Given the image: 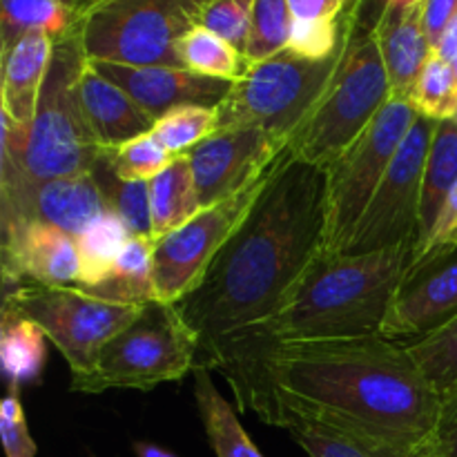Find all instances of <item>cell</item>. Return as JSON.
Segmentation results:
<instances>
[{
  "instance_id": "cell-1",
  "label": "cell",
  "mask_w": 457,
  "mask_h": 457,
  "mask_svg": "<svg viewBox=\"0 0 457 457\" xmlns=\"http://www.w3.org/2000/svg\"><path fill=\"white\" fill-rule=\"evenodd\" d=\"M244 409L272 424L290 413L337 428L378 457L427 437L442 397L404 344L382 335L275 344L219 366Z\"/></svg>"
},
{
  "instance_id": "cell-2",
  "label": "cell",
  "mask_w": 457,
  "mask_h": 457,
  "mask_svg": "<svg viewBox=\"0 0 457 457\" xmlns=\"http://www.w3.org/2000/svg\"><path fill=\"white\" fill-rule=\"evenodd\" d=\"M328 174L286 147L248 217L190 295L174 303L199 337L204 366L221 344L286 306L324 257Z\"/></svg>"
},
{
  "instance_id": "cell-3",
  "label": "cell",
  "mask_w": 457,
  "mask_h": 457,
  "mask_svg": "<svg viewBox=\"0 0 457 457\" xmlns=\"http://www.w3.org/2000/svg\"><path fill=\"white\" fill-rule=\"evenodd\" d=\"M413 253L415 244H402L370 254L321 257L281 311L221 344L204 369L219 370L223 361L241 353L275 344L379 335Z\"/></svg>"
},
{
  "instance_id": "cell-4",
  "label": "cell",
  "mask_w": 457,
  "mask_h": 457,
  "mask_svg": "<svg viewBox=\"0 0 457 457\" xmlns=\"http://www.w3.org/2000/svg\"><path fill=\"white\" fill-rule=\"evenodd\" d=\"M369 3L348 0L351 31L342 65L315 110L288 141L295 159L317 168L326 170L348 150L391 98V83L375 40L373 22H364Z\"/></svg>"
},
{
  "instance_id": "cell-5",
  "label": "cell",
  "mask_w": 457,
  "mask_h": 457,
  "mask_svg": "<svg viewBox=\"0 0 457 457\" xmlns=\"http://www.w3.org/2000/svg\"><path fill=\"white\" fill-rule=\"evenodd\" d=\"M87 56L80 43L79 21L54 38L52 61L40 89L38 110L21 152L0 150L31 179H61L92 174L101 159L80 101V76Z\"/></svg>"
},
{
  "instance_id": "cell-6",
  "label": "cell",
  "mask_w": 457,
  "mask_h": 457,
  "mask_svg": "<svg viewBox=\"0 0 457 457\" xmlns=\"http://www.w3.org/2000/svg\"><path fill=\"white\" fill-rule=\"evenodd\" d=\"M344 40L337 52L324 61H311L284 49L262 62H253L244 79L235 80L217 107V132L237 128H257L288 138L311 116L317 103L333 83L348 31L351 12H344Z\"/></svg>"
},
{
  "instance_id": "cell-7",
  "label": "cell",
  "mask_w": 457,
  "mask_h": 457,
  "mask_svg": "<svg viewBox=\"0 0 457 457\" xmlns=\"http://www.w3.org/2000/svg\"><path fill=\"white\" fill-rule=\"evenodd\" d=\"M199 360V337L170 303L150 302L141 315L120 330L101 351L85 378H71L74 393H96L110 388L152 391L165 382H179L195 373Z\"/></svg>"
},
{
  "instance_id": "cell-8",
  "label": "cell",
  "mask_w": 457,
  "mask_h": 457,
  "mask_svg": "<svg viewBox=\"0 0 457 457\" xmlns=\"http://www.w3.org/2000/svg\"><path fill=\"white\" fill-rule=\"evenodd\" d=\"M210 0H98L79 21L87 61L128 67H186L177 43L199 25Z\"/></svg>"
},
{
  "instance_id": "cell-9",
  "label": "cell",
  "mask_w": 457,
  "mask_h": 457,
  "mask_svg": "<svg viewBox=\"0 0 457 457\" xmlns=\"http://www.w3.org/2000/svg\"><path fill=\"white\" fill-rule=\"evenodd\" d=\"M3 306L13 308L40 326L58 348L74 378H85L103 348L143 312L137 303H119L76 286L22 284L3 295Z\"/></svg>"
},
{
  "instance_id": "cell-10",
  "label": "cell",
  "mask_w": 457,
  "mask_h": 457,
  "mask_svg": "<svg viewBox=\"0 0 457 457\" xmlns=\"http://www.w3.org/2000/svg\"><path fill=\"white\" fill-rule=\"evenodd\" d=\"M418 119V110L409 98L391 96L373 123L326 168L328 226H326L324 257L342 254L388 165L393 163L406 134Z\"/></svg>"
},
{
  "instance_id": "cell-11",
  "label": "cell",
  "mask_w": 457,
  "mask_h": 457,
  "mask_svg": "<svg viewBox=\"0 0 457 457\" xmlns=\"http://www.w3.org/2000/svg\"><path fill=\"white\" fill-rule=\"evenodd\" d=\"M284 154V152H281ZM279 154V156H281ZM277 163L268 168L266 174L237 192L230 199L217 205L201 210L192 217L186 226L179 230L168 232L154 239V290L156 302L174 306L186 295H190L205 275L212 259L226 241L235 235L248 212L253 210L254 201L270 181Z\"/></svg>"
},
{
  "instance_id": "cell-12",
  "label": "cell",
  "mask_w": 457,
  "mask_h": 457,
  "mask_svg": "<svg viewBox=\"0 0 457 457\" xmlns=\"http://www.w3.org/2000/svg\"><path fill=\"white\" fill-rule=\"evenodd\" d=\"M436 125L427 116L415 120L342 254H370L418 241L424 163Z\"/></svg>"
},
{
  "instance_id": "cell-13",
  "label": "cell",
  "mask_w": 457,
  "mask_h": 457,
  "mask_svg": "<svg viewBox=\"0 0 457 457\" xmlns=\"http://www.w3.org/2000/svg\"><path fill=\"white\" fill-rule=\"evenodd\" d=\"M0 201L3 223H45L71 237L110 210L92 174L31 179L7 159H0Z\"/></svg>"
},
{
  "instance_id": "cell-14",
  "label": "cell",
  "mask_w": 457,
  "mask_h": 457,
  "mask_svg": "<svg viewBox=\"0 0 457 457\" xmlns=\"http://www.w3.org/2000/svg\"><path fill=\"white\" fill-rule=\"evenodd\" d=\"M457 317V245L411 259L393 293L379 335L391 342L422 339Z\"/></svg>"
},
{
  "instance_id": "cell-15",
  "label": "cell",
  "mask_w": 457,
  "mask_h": 457,
  "mask_svg": "<svg viewBox=\"0 0 457 457\" xmlns=\"http://www.w3.org/2000/svg\"><path fill=\"white\" fill-rule=\"evenodd\" d=\"M288 138L257 128H237L214 132L187 152L201 208L230 199L262 174L268 172Z\"/></svg>"
},
{
  "instance_id": "cell-16",
  "label": "cell",
  "mask_w": 457,
  "mask_h": 457,
  "mask_svg": "<svg viewBox=\"0 0 457 457\" xmlns=\"http://www.w3.org/2000/svg\"><path fill=\"white\" fill-rule=\"evenodd\" d=\"M3 230V290L22 284L76 286L80 279V254L76 237L45 223L9 221Z\"/></svg>"
},
{
  "instance_id": "cell-17",
  "label": "cell",
  "mask_w": 457,
  "mask_h": 457,
  "mask_svg": "<svg viewBox=\"0 0 457 457\" xmlns=\"http://www.w3.org/2000/svg\"><path fill=\"white\" fill-rule=\"evenodd\" d=\"M92 65L129 94L154 120L177 107H219L232 87V80L212 79L181 67H128L112 62Z\"/></svg>"
},
{
  "instance_id": "cell-18",
  "label": "cell",
  "mask_w": 457,
  "mask_h": 457,
  "mask_svg": "<svg viewBox=\"0 0 457 457\" xmlns=\"http://www.w3.org/2000/svg\"><path fill=\"white\" fill-rule=\"evenodd\" d=\"M373 34L386 67L391 96L409 98L420 71L436 52L422 29V0L382 3L373 18Z\"/></svg>"
},
{
  "instance_id": "cell-19",
  "label": "cell",
  "mask_w": 457,
  "mask_h": 457,
  "mask_svg": "<svg viewBox=\"0 0 457 457\" xmlns=\"http://www.w3.org/2000/svg\"><path fill=\"white\" fill-rule=\"evenodd\" d=\"M52 52V36L43 29H31L3 54V116L25 137L36 119Z\"/></svg>"
},
{
  "instance_id": "cell-20",
  "label": "cell",
  "mask_w": 457,
  "mask_h": 457,
  "mask_svg": "<svg viewBox=\"0 0 457 457\" xmlns=\"http://www.w3.org/2000/svg\"><path fill=\"white\" fill-rule=\"evenodd\" d=\"M80 101L101 147H116L154 129L156 120L129 94L94 70L87 61L80 76Z\"/></svg>"
},
{
  "instance_id": "cell-21",
  "label": "cell",
  "mask_w": 457,
  "mask_h": 457,
  "mask_svg": "<svg viewBox=\"0 0 457 457\" xmlns=\"http://www.w3.org/2000/svg\"><path fill=\"white\" fill-rule=\"evenodd\" d=\"M457 183V123L453 119L437 120L427 163H424L422 199H420V228L415 253L418 257L431 237L433 226Z\"/></svg>"
},
{
  "instance_id": "cell-22",
  "label": "cell",
  "mask_w": 457,
  "mask_h": 457,
  "mask_svg": "<svg viewBox=\"0 0 457 457\" xmlns=\"http://www.w3.org/2000/svg\"><path fill=\"white\" fill-rule=\"evenodd\" d=\"M150 208L154 239L179 230L204 210L201 208L199 192H196L190 159L186 154L174 156L172 163L152 179Z\"/></svg>"
},
{
  "instance_id": "cell-23",
  "label": "cell",
  "mask_w": 457,
  "mask_h": 457,
  "mask_svg": "<svg viewBox=\"0 0 457 457\" xmlns=\"http://www.w3.org/2000/svg\"><path fill=\"white\" fill-rule=\"evenodd\" d=\"M195 400L204 420L205 436L217 457H263L245 428L241 427L230 402L217 391L210 369H195Z\"/></svg>"
},
{
  "instance_id": "cell-24",
  "label": "cell",
  "mask_w": 457,
  "mask_h": 457,
  "mask_svg": "<svg viewBox=\"0 0 457 457\" xmlns=\"http://www.w3.org/2000/svg\"><path fill=\"white\" fill-rule=\"evenodd\" d=\"M87 293L110 299V302L137 303V306L156 302L154 237H132L120 250L105 281L87 288Z\"/></svg>"
},
{
  "instance_id": "cell-25",
  "label": "cell",
  "mask_w": 457,
  "mask_h": 457,
  "mask_svg": "<svg viewBox=\"0 0 457 457\" xmlns=\"http://www.w3.org/2000/svg\"><path fill=\"white\" fill-rule=\"evenodd\" d=\"M45 333L40 326L27 320L25 315L13 308L3 306L0 320V361L3 373L12 388H18L25 382H34L43 373L47 360Z\"/></svg>"
},
{
  "instance_id": "cell-26",
  "label": "cell",
  "mask_w": 457,
  "mask_h": 457,
  "mask_svg": "<svg viewBox=\"0 0 457 457\" xmlns=\"http://www.w3.org/2000/svg\"><path fill=\"white\" fill-rule=\"evenodd\" d=\"M132 239V232L125 226L123 219L116 212L107 210L98 219H94L79 237V254H80V279L76 288H94L105 277L110 275L114 268L116 259H119L120 250L125 244Z\"/></svg>"
},
{
  "instance_id": "cell-27",
  "label": "cell",
  "mask_w": 457,
  "mask_h": 457,
  "mask_svg": "<svg viewBox=\"0 0 457 457\" xmlns=\"http://www.w3.org/2000/svg\"><path fill=\"white\" fill-rule=\"evenodd\" d=\"M179 61L186 70L212 76L221 80H239L248 71L250 62L239 49L204 27H195L177 43Z\"/></svg>"
},
{
  "instance_id": "cell-28",
  "label": "cell",
  "mask_w": 457,
  "mask_h": 457,
  "mask_svg": "<svg viewBox=\"0 0 457 457\" xmlns=\"http://www.w3.org/2000/svg\"><path fill=\"white\" fill-rule=\"evenodd\" d=\"M74 22L58 0H0V54H7L27 31L43 29L56 38Z\"/></svg>"
},
{
  "instance_id": "cell-29",
  "label": "cell",
  "mask_w": 457,
  "mask_h": 457,
  "mask_svg": "<svg viewBox=\"0 0 457 457\" xmlns=\"http://www.w3.org/2000/svg\"><path fill=\"white\" fill-rule=\"evenodd\" d=\"M96 186L101 187L112 212L123 219L132 237H154L152 232V208H150V181H123L114 174L107 159L103 156L92 170Z\"/></svg>"
},
{
  "instance_id": "cell-30",
  "label": "cell",
  "mask_w": 457,
  "mask_h": 457,
  "mask_svg": "<svg viewBox=\"0 0 457 457\" xmlns=\"http://www.w3.org/2000/svg\"><path fill=\"white\" fill-rule=\"evenodd\" d=\"M404 348L437 395L457 391V317L427 337L406 342Z\"/></svg>"
},
{
  "instance_id": "cell-31",
  "label": "cell",
  "mask_w": 457,
  "mask_h": 457,
  "mask_svg": "<svg viewBox=\"0 0 457 457\" xmlns=\"http://www.w3.org/2000/svg\"><path fill=\"white\" fill-rule=\"evenodd\" d=\"M409 101L420 116L433 120L453 119L457 112V76L453 65L433 52L411 89Z\"/></svg>"
},
{
  "instance_id": "cell-32",
  "label": "cell",
  "mask_w": 457,
  "mask_h": 457,
  "mask_svg": "<svg viewBox=\"0 0 457 457\" xmlns=\"http://www.w3.org/2000/svg\"><path fill=\"white\" fill-rule=\"evenodd\" d=\"M293 22L295 18L286 0H254L250 36L245 45V58L250 65L288 49Z\"/></svg>"
},
{
  "instance_id": "cell-33",
  "label": "cell",
  "mask_w": 457,
  "mask_h": 457,
  "mask_svg": "<svg viewBox=\"0 0 457 457\" xmlns=\"http://www.w3.org/2000/svg\"><path fill=\"white\" fill-rule=\"evenodd\" d=\"M103 156L116 177L123 181H152L174 159L168 147L152 132L141 134L123 145L103 147Z\"/></svg>"
},
{
  "instance_id": "cell-34",
  "label": "cell",
  "mask_w": 457,
  "mask_h": 457,
  "mask_svg": "<svg viewBox=\"0 0 457 457\" xmlns=\"http://www.w3.org/2000/svg\"><path fill=\"white\" fill-rule=\"evenodd\" d=\"M272 427L286 428L311 457H378L357 440L344 436L337 428L315 422V420L281 413L277 415Z\"/></svg>"
},
{
  "instance_id": "cell-35",
  "label": "cell",
  "mask_w": 457,
  "mask_h": 457,
  "mask_svg": "<svg viewBox=\"0 0 457 457\" xmlns=\"http://www.w3.org/2000/svg\"><path fill=\"white\" fill-rule=\"evenodd\" d=\"M217 132V107L186 105L156 120L154 134L172 156L187 154L195 145Z\"/></svg>"
},
{
  "instance_id": "cell-36",
  "label": "cell",
  "mask_w": 457,
  "mask_h": 457,
  "mask_svg": "<svg viewBox=\"0 0 457 457\" xmlns=\"http://www.w3.org/2000/svg\"><path fill=\"white\" fill-rule=\"evenodd\" d=\"M253 7L254 0H210L201 12L196 27H204V29L221 36L226 43H230L245 56Z\"/></svg>"
},
{
  "instance_id": "cell-37",
  "label": "cell",
  "mask_w": 457,
  "mask_h": 457,
  "mask_svg": "<svg viewBox=\"0 0 457 457\" xmlns=\"http://www.w3.org/2000/svg\"><path fill=\"white\" fill-rule=\"evenodd\" d=\"M344 40V18L328 22H293L288 49L311 61H324L339 49Z\"/></svg>"
},
{
  "instance_id": "cell-38",
  "label": "cell",
  "mask_w": 457,
  "mask_h": 457,
  "mask_svg": "<svg viewBox=\"0 0 457 457\" xmlns=\"http://www.w3.org/2000/svg\"><path fill=\"white\" fill-rule=\"evenodd\" d=\"M397 457H457V391L442 397L440 413L427 437Z\"/></svg>"
},
{
  "instance_id": "cell-39",
  "label": "cell",
  "mask_w": 457,
  "mask_h": 457,
  "mask_svg": "<svg viewBox=\"0 0 457 457\" xmlns=\"http://www.w3.org/2000/svg\"><path fill=\"white\" fill-rule=\"evenodd\" d=\"M0 437L7 457H36L38 446L27 427L18 388H9L7 397L0 404Z\"/></svg>"
},
{
  "instance_id": "cell-40",
  "label": "cell",
  "mask_w": 457,
  "mask_h": 457,
  "mask_svg": "<svg viewBox=\"0 0 457 457\" xmlns=\"http://www.w3.org/2000/svg\"><path fill=\"white\" fill-rule=\"evenodd\" d=\"M455 13L457 0H422V29L433 49H437Z\"/></svg>"
},
{
  "instance_id": "cell-41",
  "label": "cell",
  "mask_w": 457,
  "mask_h": 457,
  "mask_svg": "<svg viewBox=\"0 0 457 457\" xmlns=\"http://www.w3.org/2000/svg\"><path fill=\"white\" fill-rule=\"evenodd\" d=\"M295 21L328 22L339 21L346 12L348 0H286Z\"/></svg>"
},
{
  "instance_id": "cell-42",
  "label": "cell",
  "mask_w": 457,
  "mask_h": 457,
  "mask_svg": "<svg viewBox=\"0 0 457 457\" xmlns=\"http://www.w3.org/2000/svg\"><path fill=\"white\" fill-rule=\"evenodd\" d=\"M440 245H457V183L453 190H451L449 199H446L445 208H442L440 217H437L436 226H433L431 237H428L427 248L422 253L431 248H440Z\"/></svg>"
},
{
  "instance_id": "cell-43",
  "label": "cell",
  "mask_w": 457,
  "mask_h": 457,
  "mask_svg": "<svg viewBox=\"0 0 457 457\" xmlns=\"http://www.w3.org/2000/svg\"><path fill=\"white\" fill-rule=\"evenodd\" d=\"M436 52L440 54L445 61H449L451 65H453L455 76H457V13H455L453 22L449 25V29H446V34L442 36V40H440V45H437Z\"/></svg>"
},
{
  "instance_id": "cell-44",
  "label": "cell",
  "mask_w": 457,
  "mask_h": 457,
  "mask_svg": "<svg viewBox=\"0 0 457 457\" xmlns=\"http://www.w3.org/2000/svg\"><path fill=\"white\" fill-rule=\"evenodd\" d=\"M134 455L137 457H179L172 451L163 449L159 445H152V442H137L134 445Z\"/></svg>"
},
{
  "instance_id": "cell-45",
  "label": "cell",
  "mask_w": 457,
  "mask_h": 457,
  "mask_svg": "<svg viewBox=\"0 0 457 457\" xmlns=\"http://www.w3.org/2000/svg\"><path fill=\"white\" fill-rule=\"evenodd\" d=\"M58 3L70 12V16L74 18V21H80V18H83L85 13L98 3V0H58Z\"/></svg>"
},
{
  "instance_id": "cell-46",
  "label": "cell",
  "mask_w": 457,
  "mask_h": 457,
  "mask_svg": "<svg viewBox=\"0 0 457 457\" xmlns=\"http://www.w3.org/2000/svg\"><path fill=\"white\" fill-rule=\"evenodd\" d=\"M382 3H418V0H382Z\"/></svg>"
},
{
  "instance_id": "cell-47",
  "label": "cell",
  "mask_w": 457,
  "mask_h": 457,
  "mask_svg": "<svg viewBox=\"0 0 457 457\" xmlns=\"http://www.w3.org/2000/svg\"><path fill=\"white\" fill-rule=\"evenodd\" d=\"M453 120H455V123H457V112H455V116H453Z\"/></svg>"
}]
</instances>
